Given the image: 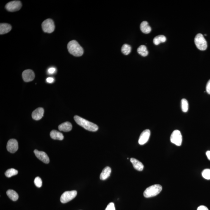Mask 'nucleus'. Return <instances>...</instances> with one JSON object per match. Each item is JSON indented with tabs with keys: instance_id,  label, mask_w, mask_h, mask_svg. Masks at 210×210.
<instances>
[{
	"instance_id": "obj_22",
	"label": "nucleus",
	"mask_w": 210,
	"mask_h": 210,
	"mask_svg": "<svg viewBox=\"0 0 210 210\" xmlns=\"http://www.w3.org/2000/svg\"><path fill=\"white\" fill-rule=\"evenodd\" d=\"M166 41V38L164 35L158 36L153 39V43L156 45H158L161 43H164Z\"/></svg>"
},
{
	"instance_id": "obj_32",
	"label": "nucleus",
	"mask_w": 210,
	"mask_h": 210,
	"mask_svg": "<svg viewBox=\"0 0 210 210\" xmlns=\"http://www.w3.org/2000/svg\"><path fill=\"white\" fill-rule=\"evenodd\" d=\"M54 79L53 78L49 77L47 78L46 81L50 84H51L54 82Z\"/></svg>"
},
{
	"instance_id": "obj_1",
	"label": "nucleus",
	"mask_w": 210,
	"mask_h": 210,
	"mask_svg": "<svg viewBox=\"0 0 210 210\" xmlns=\"http://www.w3.org/2000/svg\"><path fill=\"white\" fill-rule=\"evenodd\" d=\"M74 119L78 125L87 131H98V125L79 116H75Z\"/></svg>"
},
{
	"instance_id": "obj_19",
	"label": "nucleus",
	"mask_w": 210,
	"mask_h": 210,
	"mask_svg": "<svg viewBox=\"0 0 210 210\" xmlns=\"http://www.w3.org/2000/svg\"><path fill=\"white\" fill-rule=\"evenodd\" d=\"M140 29L143 33L148 34L150 33L151 31V28L149 26L148 22L143 21L140 25Z\"/></svg>"
},
{
	"instance_id": "obj_10",
	"label": "nucleus",
	"mask_w": 210,
	"mask_h": 210,
	"mask_svg": "<svg viewBox=\"0 0 210 210\" xmlns=\"http://www.w3.org/2000/svg\"><path fill=\"white\" fill-rule=\"evenodd\" d=\"M150 134L151 132L148 129L142 131L139 138L138 142L139 145H143L147 143L149 139Z\"/></svg>"
},
{
	"instance_id": "obj_24",
	"label": "nucleus",
	"mask_w": 210,
	"mask_h": 210,
	"mask_svg": "<svg viewBox=\"0 0 210 210\" xmlns=\"http://www.w3.org/2000/svg\"><path fill=\"white\" fill-rule=\"evenodd\" d=\"M189 105L187 100L183 98L181 100V109L183 112H187L189 110Z\"/></svg>"
},
{
	"instance_id": "obj_4",
	"label": "nucleus",
	"mask_w": 210,
	"mask_h": 210,
	"mask_svg": "<svg viewBox=\"0 0 210 210\" xmlns=\"http://www.w3.org/2000/svg\"><path fill=\"white\" fill-rule=\"evenodd\" d=\"M195 43L197 48L200 50L204 51L207 48V42L201 34H198L196 36Z\"/></svg>"
},
{
	"instance_id": "obj_18",
	"label": "nucleus",
	"mask_w": 210,
	"mask_h": 210,
	"mask_svg": "<svg viewBox=\"0 0 210 210\" xmlns=\"http://www.w3.org/2000/svg\"><path fill=\"white\" fill-rule=\"evenodd\" d=\"M50 137L54 140H62L64 138V136L62 133L56 130H53L50 134Z\"/></svg>"
},
{
	"instance_id": "obj_7",
	"label": "nucleus",
	"mask_w": 210,
	"mask_h": 210,
	"mask_svg": "<svg viewBox=\"0 0 210 210\" xmlns=\"http://www.w3.org/2000/svg\"><path fill=\"white\" fill-rule=\"evenodd\" d=\"M182 136L178 130H175L172 133L170 136V141L177 146H181L182 142Z\"/></svg>"
},
{
	"instance_id": "obj_33",
	"label": "nucleus",
	"mask_w": 210,
	"mask_h": 210,
	"mask_svg": "<svg viewBox=\"0 0 210 210\" xmlns=\"http://www.w3.org/2000/svg\"><path fill=\"white\" fill-rule=\"evenodd\" d=\"M206 154L207 156L208 159L210 160V151H208L206 152Z\"/></svg>"
},
{
	"instance_id": "obj_9",
	"label": "nucleus",
	"mask_w": 210,
	"mask_h": 210,
	"mask_svg": "<svg viewBox=\"0 0 210 210\" xmlns=\"http://www.w3.org/2000/svg\"><path fill=\"white\" fill-rule=\"evenodd\" d=\"M18 149V142L15 139H11L8 141L7 149L9 152L15 153Z\"/></svg>"
},
{
	"instance_id": "obj_21",
	"label": "nucleus",
	"mask_w": 210,
	"mask_h": 210,
	"mask_svg": "<svg viewBox=\"0 0 210 210\" xmlns=\"http://www.w3.org/2000/svg\"><path fill=\"white\" fill-rule=\"evenodd\" d=\"M137 51L139 55L144 57L148 55L149 53L145 45H141L138 48Z\"/></svg>"
},
{
	"instance_id": "obj_26",
	"label": "nucleus",
	"mask_w": 210,
	"mask_h": 210,
	"mask_svg": "<svg viewBox=\"0 0 210 210\" xmlns=\"http://www.w3.org/2000/svg\"><path fill=\"white\" fill-rule=\"evenodd\" d=\"M202 175L203 178L206 179H210V169H206L203 171Z\"/></svg>"
},
{
	"instance_id": "obj_11",
	"label": "nucleus",
	"mask_w": 210,
	"mask_h": 210,
	"mask_svg": "<svg viewBox=\"0 0 210 210\" xmlns=\"http://www.w3.org/2000/svg\"><path fill=\"white\" fill-rule=\"evenodd\" d=\"M34 153L36 157L45 164H48L50 162V159L48 155L45 152L34 150Z\"/></svg>"
},
{
	"instance_id": "obj_8",
	"label": "nucleus",
	"mask_w": 210,
	"mask_h": 210,
	"mask_svg": "<svg viewBox=\"0 0 210 210\" xmlns=\"http://www.w3.org/2000/svg\"><path fill=\"white\" fill-rule=\"evenodd\" d=\"M22 7L21 2L14 1L10 2L6 4L5 8L9 12H15L19 10Z\"/></svg>"
},
{
	"instance_id": "obj_31",
	"label": "nucleus",
	"mask_w": 210,
	"mask_h": 210,
	"mask_svg": "<svg viewBox=\"0 0 210 210\" xmlns=\"http://www.w3.org/2000/svg\"><path fill=\"white\" fill-rule=\"evenodd\" d=\"M197 210H209L207 207L204 206H200L197 208Z\"/></svg>"
},
{
	"instance_id": "obj_29",
	"label": "nucleus",
	"mask_w": 210,
	"mask_h": 210,
	"mask_svg": "<svg viewBox=\"0 0 210 210\" xmlns=\"http://www.w3.org/2000/svg\"><path fill=\"white\" fill-rule=\"evenodd\" d=\"M206 89L207 93L210 95V79L208 81L207 84Z\"/></svg>"
},
{
	"instance_id": "obj_5",
	"label": "nucleus",
	"mask_w": 210,
	"mask_h": 210,
	"mask_svg": "<svg viewBox=\"0 0 210 210\" xmlns=\"http://www.w3.org/2000/svg\"><path fill=\"white\" fill-rule=\"evenodd\" d=\"M77 195V192L76 190L67 191L64 192L61 195L60 200L62 203H68L75 198Z\"/></svg>"
},
{
	"instance_id": "obj_3",
	"label": "nucleus",
	"mask_w": 210,
	"mask_h": 210,
	"mask_svg": "<svg viewBox=\"0 0 210 210\" xmlns=\"http://www.w3.org/2000/svg\"><path fill=\"white\" fill-rule=\"evenodd\" d=\"M162 189V186L160 184H155L150 186L144 192V197L148 198L156 196L160 193Z\"/></svg>"
},
{
	"instance_id": "obj_2",
	"label": "nucleus",
	"mask_w": 210,
	"mask_h": 210,
	"mask_svg": "<svg viewBox=\"0 0 210 210\" xmlns=\"http://www.w3.org/2000/svg\"><path fill=\"white\" fill-rule=\"evenodd\" d=\"M67 49L70 54L75 56H81L84 54L83 48L76 41H70L67 45Z\"/></svg>"
},
{
	"instance_id": "obj_30",
	"label": "nucleus",
	"mask_w": 210,
	"mask_h": 210,
	"mask_svg": "<svg viewBox=\"0 0 210 210\" xmlns=\"http://www.w3.org/2000/svg\"><path fill=\"white\" fill-rule=\"evenodd\" d=\"M56 71V69L54 68V67H51V68L48 69V73L50 74H53Z\"/></svg>"
},
{
	"instance_id": "obj_12",
	"label": "nucleus",
	"mask_w": 210,
	"mask_h": 210,
	"mask_svg": "<svg viewBox=\"0 0 210 210\" xmlns=\"http://www.w3.org/2000/svg\"><path fill=\"white\" fill-rule=\"evenodd\" d=\"M22 78L25 82H28L33 80L35 78V74L32 70L28 69L24 70L23 72Z\"/></svg>"
},
{
	"instance_id": "obj_14",
	"label": "nucleus",
	"mask_w": 210,
	"mask_h": 210,
	"mask_svg": "<svg viewBox=\"0 0 210 210\" xmlns=\"http://www.w3.org/2000/svg\"><path fill=\"white\" fill-rule=\"evenodd\" d=\"M130 161L132 163L133 167L136 170L139 171H141L143 170L144 165L141 161L134 158H131Z\"/></svg>"
},
{
	"instance_id": "obj_25",
	"label": "nucleus",
	"mask_w": 210,
	"mask_h": 210,
	"mask_svg": "<svg viewBox=\"0 0 210 210\" xmlns=\"http://www.w3.org/2000/svg\"><path fill=\"white\" fill-rule=\"evenodd\" d=\"M122 52L125 55L129 54L131 51V47L130 45L127 44L123 45L122 48Z\"/></svg>"
},
{
	"instance_id": "obj_13",
	"label": "nucleus",
	"mask_w": 210,
	"mask_h": 210,
	"mask_svg": "<svg viewBox=\"0 0 210 210\" xmlns=\"http://www.w3.org/2000/svg\"><path fill=\"white\" fill-rule=\"evenodd\" d=\"M44 113V110L43 108H37L32 113V118L35 120H40L43 117Z\"/></svg>"
},
{
	"instance_id": "obj_28",
	"label": "nucleus",
	"mask_w": 210,
	"mask_h": 210,
	"mask_svg": "<svg viewBox=\"0 0 210 210\" xmlns=\"http://www.w3.org/2000/svg\"><path fill=\"white\" fill-rule=\"evenodd\" d=\"M105 210H116L114 203H110Z\"/></svg>"
},
{
	"instance_id": "obj_16",
	"label": "nucleus",
	"mask_w": 210,
	"mask_h": 210,
	"mask_svg": "<svg viewBox=\"0 0 210 210\" xmlns=\"http://www.w3.org/2000/svg\"><path fill=\"white\" fill-rule=\"evenodd\" d=\"M12 29V26L8 23H2L0 24V34H6L10 32Z\"/></svg>"
},
{
	"instance_id": "obj_20",
	"label": "nucleus",
	"mask_w": 210,
	"mask_h": 210,
	"mask_svg": "<svg viewBox=\"0 0 210 210\" xmlns=\"http://www.w3.org/2000/svg\"><path fill=\"white\" fill-rule=\"evenodd\" d=\"M7 195L10 199L13 201H17L18 198V195L15 191L12 189H9L7 191Z\"/></svg>"
},
{
	"instance_id": "obj_15",
	"label": "nucleus",
	"mask_w": 210,
	"mask_h": 210,
	"mask_svg": "<svg viewBox=\"0 0 210 210\" xmlns=\"http://www.w3.org/2000/svg\"><path fill=\"white\" fill-rule=\"evenodd\" d=\"M72 127L73 126L71 123L69 122H65L59 125V129L61 131L68 132L71 131Z\"/></svg>"
},
{
	"instance_id": "obj_17",
	"label": "nucleus",
	"mask_w": 210,
	"mask_h": 210,
	"mask_svg": "<svg viewBox=\"0 0 210 210\" xmlns=\"http://www.w3.org/2000/svg\"><path fill=\"white\" fill-rule=\"evenodd\" d=\"M111 169L109 167H106L103 169L102 172L100 175V179L105 180L109 178L111 175Z\"/></svg>"
},
{
	"instance_id": "obj_23",
	"label": "nucleus",
	"mask_w": 210,
	"mask_h": 210,
	"mask_svg": "<svg viewBox=\"0 0 210 210\" xmlns=\"http://www.w3.org/2000/svg\"><path fill=\"white\" fill-rule=\"evenodd\" d=\"M18 174V171L14 169H8L6 171L5 174L7 178H11L14 175H16Z\"/></svg>"
},
{
	"instance_id": "obj_6",
	"label": "nucleus",
	"mask_w": 210,
	"mask_h": 210,
	"mask_svg": "<svg viewBox=\"0 0 210 210\" xmlns=\"http://www.w3.org/2000/svg\"><path fill=\"white\" fill-rule=\"evenodd\" d=\"M42 28L44 32L51 33L54 31L55 26L54 21L51 19L45 20L42 23Z\"/></svg>"
},
{
	"instance_id": "obj_27",
	"label": "nucleus",
	"mask_w": 210,
	"mask_h": 210,
	"mask_svg": "<svg viewBox=\"0 0 210 210\" xmlns=\"http://www.w3.org/2000/svg\"><path fill=\"white\" fill-rule=\"evenodd\" d=\"M34 183L37 187L40 188L42 186V181L40 177H36L34 179Z\"/></svg>"
}]
</instances>
